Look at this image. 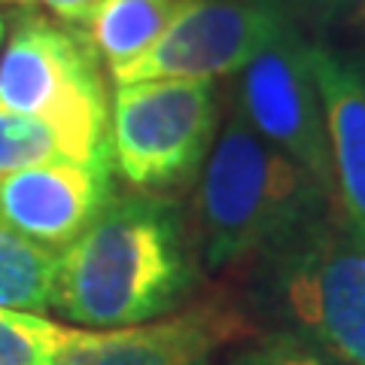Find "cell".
Here are the masks:
<instances>
[{
    "instance_id": "1",
    "label": "cell",
    "mask_w": 365,
    "mask_h": 365,
    "mask_svg": "<svg viewBox=\"0 0 365 365\" xmlns=\"http://www.w3.org/2000/svg\"><path fill=\"white\" fill-rule=\"evenodd\" d=\"M195 283V247L177 204L128 192L61 250L52 311L76 329H131L177 314Z\"/></svg>"
},
{
    "instance_id": "2",
    "label": "cell",
    "mask_w": 365,
    "mask_h": 365,
    "mask_svg": "<svg viewBox=\"0 0 365 365\" xmlns=\"http://www.w3.org/2000/svg\"><path fill=\"white\" fill-rule=\"evenodd\" d=\"M332 207L335 201L289 155L232 110L198 174L192 247L207 268H225L262 256Z\"/></svg>"
},
{
    "instance_id": "3",
    "label": "cell",
    "mask_w": 365,
    "mask_h": 365,
    "mask_svg": "<svg viewBox=\"0 0 365 365\" xmlns=\"http://www.w3.org/2000/svg\"><path fill=\"white\" fill-rule=\"evenodd\" d=\"M259 302L287 335L365 365V237L338 207L259 256Z\"/></svg>"
},
{
    "instance_id": "4",
    "label": "cell",
    "mask_w": 365,
    "mask_h": 365,
    "mask_svg": "<svg viewBox=\"0 0 365 365\" xmlns=\"http://www.w3.org/2000/svg\"><path fill=\"white\" fill-rule=\"evenodd\" d=\"M110 83L98 55L46 13H21L0 49V110L58 131L79 165L110 162Z\"/></svg>"
},
{
    "instance_id": "5",
    "label": "cell",
    "mask_w": 365,
    "mask_h": 365,
    "mask_svg": "<svg viewBox=\"0 0 365 365\" xmlns=\"http://www.w3.org/2000/svg\"><path fill=\"white\" fill-rule=\"evenodd\" d=\"M220 131L213 79H143L113 86L110 165L134 192L195 180Z\"/></svg>"
},
{
    "instance_id": "6",
    "label": "cell",
    "mask_w": 365,
    "mask_h": 365,
    "mask_svg": "<svg viewBox=\"0 0 365 365\" xmlns=\"http://www.w3.org/2000/svg\"><path fill=\"white\" fill-rule=\"evenodd\" d=\"M235 110L335 201L323 98L311 67V46L289 19H283L268 43L237 71Z\"/></svg>"
},
{
    "instance_id": "7",
    "label": "cell",
    "mask_w": 365,
    "mask_h": 365,
    "mask_svg": "<svg viewBox=\"0 0 365 365\" xmlns=\"http://www.w3.org/2000/svg\"><path fill=\"white\" fill-rule=\"evenodd\" d=\"M287 19L274 0H189L162 40L113 86L143 79H220L237 73Z\"/></svg>"
},
{
    "instance_id": "8",
    "label": "cell",
    "mask_w": 365,
    "mask_h": 365,
    "mask_svg": "<svg viewBox=\"0 0 365 365\" xmlns=\"http://www.w3.org/2000/svg\"><path fill=\"white\" fill-rule=\"evenodd\" d=\"M253 326L220 302H204L131 329H73L52 365H213Z\"/></svg>"
},
{
    "instance_id": "9",
    "label": "cell",
    "mask_w": 365,
    "mask_h": 365,
    "mask_svg": "<svg viewBox=\"0 0 365 365\" xmlns=\"http://www.w3.org/2000/svg\"><path fill=\"white\" fill-rule=\"evenodd\" d=\"M116 195L113 165L49 162L0 177V222L61 253Z\"/></svg>"
},
{
    "instance_id": "10",
    "label": "cell",
    "mask_w": 365,
    "mask_h": 365,
    "mask_svg": "<svg viewBox=\"0 0 365 365\" xmlns=\"http://www.w3.org/2000/svg\"><path fill=\"white\" fill-rule=\"evenodd\" d=\"M311 67L323 98L335 204L365 237V67L311 46Z\"/></svg>"
},
{
    "instance_id": "11",
    "label": "cell",
    "mask_w": 365,
    "mask_h": 365,
    "mask_svg": "<svg viewBox=\"0 0 365 365\" xmlns=\"http://www.w3.org/2000/svg\"><path fill=\"white\" fill-rule=\"evenodd\" d=\"M186 6L189 0H95L64 25L98 55L113 79L150 52Z\"/></svg>"
},
{
    "instance_id": "12",
    "label": "cell",
    "mask_w": 365,
    "mask_h": 365,
    "mask_svg": "<svg viewBox=\"0 0 365 365\" xmlns=\"http://www.w3.org/2000/svg\"><path fill=\"white\" fill-rule=\"evenodd\" d=\"M61 253L0 222V307L21 314H52Z\"/></svg>"
},
{
    "instance_id": "13",
    "label": "cell",
    "mask_w": 365,
    "mask_h": 365,
    "mask_svg": "<svg viewBox=\"0 0 365 365\" xmlns=\"http://www.w3.org/2000/svg\"><path fill=\"white\" fill-rule=\"evenodd\" d=\"M76 326L0 307V365H52Z\"/></svg>"
},
{
    "instance_id": "14",
    "label": "cell",
    "mask_w": 365,
    "mask_h": 365,
    "mask_svg": "<svg viewBox=\"0 0 365 365\" xmlns=\"http://www.w3.org/2000/svg\"><path fill=\"white\" fill-rule=\"evenodd\" d=\"M49 162H73L58 131L40 119L0 110V177Z\"/></svg>"
},
{
    "instance_id": "15",
    "label": "cell",
    "mask_w": 365,
    "mask_h": 365,
    "mask_svg": "<svg viewBox=\"0 0 365 365\" xmlns=\"http://www.w3.org/2000/svg\"><path fill=\"white\" fill-rule=\"evenodd\" d=\"M228 365H326V362L311 344L280 332V335H268L256 341V344L237 350L228 359Z\"/></svg>"
},
{
    "instance_id": "16",
    "label": "cell",
    "mask_w": 365,
    "mask_h": 365,
    "mask_svg": "<svg viewBox=\"0 0 365 365\" xmlns=\"http://www.w3.org/2000/svg\"><path fill=\"white\" fill-rule=\"evenodd\" d=\"M0 4H16V6H28V9H43L46 16L58 19V21H67L73 19L76 13H83L86 6H91L95 0H0Z\"/></svg>"
},
{
    "instance_id": "17",
    "label": "cell",
    "mask_w": 365,
    "mask_h": 365,
    "mask_svg": "<svg viewBox=\"0 0 365 365\" xmlns=\"http://www.w3.org/2000/svg\"><path fill=\"white\" fill-rule=\"evenodd\" d=\"M4 37H6V19L0 13V49H4Z\"/></svg>"
}]
</instances>
